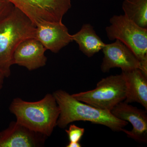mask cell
<instances>
[{
    "mask_svg": "<svg viewBox=\"0 0 147 147\" xmlns=\"http://www.w3.org/2000/svg\"><path fill=\"white\" fill-rule=\"evenodd\" d=\"M127 86L125 102H137L147 110V76L139 69L122 71Z\"/></svg>",
    "mask_w": 147,
    "mask_h": 147,
    "instance_id": "7c38bea8",
    "label": "cell"
},
{
    "mask_svg": "<svg viewBox=\"0 0 147 147\" xmlns=\"http://www.w3.org/2000/svg\"><path fill=\"white\" fill-rule=\"evenodd\" d=\"M60 110L57 126L65 128L76 121H87L102 125L113 131H122L128 124L126 121L117 118L110 111L101 110L77 100L71 94L62 90L53 94Z\"/></svg>",
    "mask_w": 147,
    "mask_h": 147,
    "instance_id": "6da1fadb",
    "label": "cell"
},
{
    "mask_svg": "<svg viewBox=\"0 0 147 147\" xmlns=\"http://www.w3.org/2000/svg\"><path fill=\"white\" fill-rule=\"evenodd\" d=\"M82 145L80 142H69L68 144L67 145V147H81Z\"/></svg>",
    "mask_w": 147,
    "mask_h": 147,
    "instance_id": "e0dca14e",
    "label": "cell"
},
{
    "mask_svg": "<svg viewBox=\"0 0 147 147\" xmlns=\"http://www.w3.org/2000/svg\"><path fill=\"white\" fill-rule=\"evenodd\" d=\"M117 118L129 122L133 128L131 131L124 129L127 137L139 143L147 142V114L146 110H142L124 102H121L111 111Z\"/></svg>",
    "mask_w": 147,
    "mask_h": 147,
    "instance_id": "9c48e42d",
    "label": "cell"
},
{
    "mask_svg": "<svg viewBox=\"0 0 147 147\" xmlns=\"http://www.w3.org/2000/svg\"><path fill=\"white\" fill-rule=\"evenodd\" d=\"M71 38L78 44L79 50L89 58L102 50L105 44L89 24H84L79 31L71 35Z\"/></svg>",
    "mask_w": 147,
    "mask_h": 147,
    "instance_id": "4fadbf2b",
    "label": "cell"
},
{
    "mask_svg": "<svg viewBox=\"0 0 147 147\" xmlns=\"http://www.w3.org/2000/svg\"><path fill=\"white\" fill-rule=\"evenodd\" d=\"M47 137L16 121H12L7 128L0 131V147H43Z\"/></svg>",
    "mask_w": 147,
    "mask_h": 147,
    "instance_id": "ba28073f",
    "label": "cell"
},
{
    "mask_svg": "<svg viewBox=\"0 0 147 147\" xmlns=\"http://www.w3.org/2000/svg\"><path fill=\"white\" fill-rule=\"evenodd\" d=\"M46 49L36 38H32L23 40L14 51L13 64L32 71L45 66L47 58Z\"/></svg>",
    "mask_w": 147,
    "mask_h": 147,
    "instance_id": "8fae6325",
    "label": "cell"
},
{
    "mask_svg": "<svg viewBox=\"0 0 147 147\" xmlns=\"http://www.w3.org/2000/svg\"><path fill=\"white\" fill-rule=\"evenodd\" d=\"M16 121L32 130L49 137L57 126L60 110L54 95L48 93L35 102L14 98L9 105Z\"/></svg>",
    "mask_w": 147,
    "mask_h": 147,
    "instance_id": "7a4b0ae2",
    "label": "cell"
},
{
    "mask_svg": "<svg viewBox=\"0 0 147 147\" xmlns=\"http://www.w3.org/2000/svg\"><path fill=\"white\" fill-rule=\"evenodd\" d=\"M14 7L8 0H0V21L9 14Z\"/></svg>",
    "mask_w": 147,
    "mask_h": 147,
    "instance_id": "2e32d148",
    "label": "cell"
},
{
    "mask_svg": "<svg viewBox=\"0 0 147 147\" xmlns=\"http://www.w3.org/2000/svg\"><path fill=\"white\" fill-rule=\"evenodd\" d=\"M65 131L68 136L69 142L76 143L80 142L84 134L85 129L75 124H71L68 129H66Z\"/></svg>",
    "mask_w": 147,
    "mask_h": 147,
    "instance_id": "9a60e30c",
    "label": "cell"
},
{
    "mask_svg": "<svg viewBox=\"0 0 147 147\" xmlns=\"http://www.w3.org/2000/svg\"><path fill=\"white\" fill-rule=\"evenodd\" d=\"M71 95L79 101L111 112L116 105L126 98V82L122 73L111 75L101 79L94 89Z\"/></svg>",
    "mask_w": 147,
    "mask_h": 147,
    "instance_id": "5b68a950",
    "label": "cell"
},
{
    "mask_svg": "<svg viewBox=\"0 0 147 147\" xmlns=\"http://www.w3.org/2000/svg\"><path fill=\"white\" fill-rule=\"evenodd\" d=\"M122 8L128 19L147 28V0H123Z\"/></svg>",
    "mask_w": 147,
    "mask_h": 147,
    "instance_id": "5bb4252c",
    "label": "cell"
},
{
    "mask_svg": "<svg viewBox=\"0 0 147 147\" xmlns=\"http://www.w3.org/2000/svg\"><path fill=\"white\" fill-rule=\"evenodd\" d=\"M35 25L42 21L62 22L71 7V0H8Z\"/></svg>",
    "mask_w": 147,
    "mask_h": 147,
    "instance_id": "8992f818",
    "label": "cell"
},
{
    "mask_svg": "<svg viewBox=\"0 0 147 147\" xmlns=\"http://www.w3.org/2000/svg\"><path fill=\"white\" fill-rule=\"evenodd\" d=\"M5 78V76L3 74L1 71H0V90L2 88L4 80Z\"/></svg>",
    "mask_w": 147,
    "mask_h": 147,
    "instance_id": "ac0fdd59",
    "label": "cell"
},
{
    "mask_svg": "<svg viewBox=\"0 0 147 147\" xmlns=\"http://www.w3.org/2000/svg\"><path fill=\"white\" fill-rule=\"evenodd\" d=\"M105 28L108 39L118 40L133 52L147 76V28L139 26L124 15H114Z\"/></svg>",
    "mask_w": 147,
    "mask_h": 147,
    "instance_id": "277c9868",
    "label": "cell"
},
{
    "mask_svg": "<svg viewBox=\"0 0 147 147\" xmlns=\"http://www.w3.org/2000/svg\"><path fill=\"white\" fill-rule=\"evenodd\" d=\"M46 50L57 53L72 42L71 35L62 22L45 21L36 26L35 37Z\"/></svg>",
    "mask_w": 147,
    "mask_h": 147,
    "instance_id": "30bf717a",
    "label": "cell"
},
{
    "mask_svg": "<svg viewBox=\"0 0 147 147\" xmlns=\"http://www.w3.org/2000/svg\"><path fill=\"white\" fill-rule=\"evenodd\" d=\"M36 30V26L30 18L15 7L0 21V71L5 78L10 76L16 47L23 40L35 38Z\"/></svg>",
    "mask_w": 147,
    "mask_h": 147,
    "instance_id": "3957f363",
    "label": "cell"
},
{
    "mask_svg": "<svg viewBox=\"0 0 147 147\" xmlns=\"http://www.w3.org/2000/svg\"><path fill=\"white\" fill-rule=\"evenodd\" d=\"M110 44H105L102 48L104 55L100 66L101 71L105 73L112 68H120L122 71L136 69L142 70V65L133 52L118 40Z\"/></svg>",
    "mask_w": 147,
    "mask_h": 147,
    "instance_id": "52a82bcc",
    "label": "cell"
}]
</instances>
